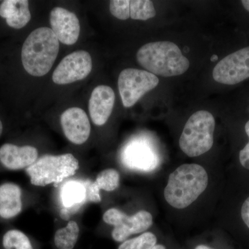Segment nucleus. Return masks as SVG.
<instances>
[{
    "instance_id": "obj_1",
    "label": "nucleus",
    "mask_w": 249,
    "mask_h": 249,
    "mask_svg": "<svg viewBox=\"0 0 249 249\" xmlns=\"http://www.w3.org/2000/svg\"><path fill=\"white\" fill-rule=\"evenodd\" d=\"M209 184V175L201 165H180L170 174L164 189L167 202L175 209H186L196 201Z\"/></svg>"
},
{
    "instance_id": "obj_2",
    "label": "nucleus",
    "mask_w": 249,
    "mask_h": 249,
    "mask_svg": "<svg viewBox=\"0 0 249 249\" xmlns=\"http://www.w3.org/2000/svg\"><path fill=\"white\" fill-rule=\"evenodd\" d=\"M137 62L147 71L163 77L179 76L187 71L190 62L174 42L160 41L142 46L137 53Z\"/></svg>"
},
{
    "instance_id": "obj_3",
    "label": "nucleus",
    "mask_w": 249,
    "mask_h": 249,
    "mask_svg": "<svg viewBox=\"0 0 249 249\" xmlns=\"http://www.w3.org/2000/svg\"><path fill=\"white\" fill-rule=\"evenodd\" d=\"M60 49V42L52 29L41 27L33 31L22 49L24 70L33 76L47 74L53 67Z\"/></svg>"
},
{
    "instance_id": "obj_4",
    "label": "nucleus",
    "mask_w": 249,
    "mask_h": 249,
    "mask_svg": "<svg viewBox=\"0 0 249 249\" xmlns=\"http://www.w3.org/2000/svg\"><path fill=\"white\" fill-rule=\"evenodd\" d=\"M79 168V162L72 154L46 155L37 159L34 164L26 168L31 183L36 186H54L73 176Z\"/></svg>"
},
{
    "instance_id": "obj_5",
    "label": "nucleus",
    "mask_w": 249,
    "mask_h": 249,
    "mask_svg": "<svg viewBox=\"0 0 249 249\" xmlns=\"http://www.w3.org/2000/svg\"><path fill=\"white\" fill-rule=\"evenodd\" d=\"M215 121L209 111L194 113L187 121L179 139V147L190 157H199L213 145Z\"/></svg>"
},
{
    "instance_id": "obj_6",
    "label": "nucleus",
    "mask_w": 249,
    "mask_h": 249,
    "mask_svg": "<svg viewBox=\"0 0 249 249\" xmlns=\"http://www.w3.org/2000/svg\"><path fill=\"white\" fill-rule=\"evenodd\" d=\"M158 77L147 71L125 69L118 80L119 93L124 107H132L139 100L159 85Z\"/></svg>"
},
{
    "instance_id": "obj_7",
    "label": "nucleus",
    "mask_w": 249,
    "mask_h": 249,
    "mask_svg": "<svg viewBox=\"0 0 249 249\" xmlns=\"http://www.w3.org/2000/svg\"><path fill=\"white\" fill-rule=\"evenodd\" d=\"M103 219L106 224L114 227L111 237L117 242H124L131 235L145 231L153 222L151 213L147 211H140L128 216L117 209L107 210Z\"/></svg>"
},
{
    "instance_id": "obj_8",
    "label": "nucleus",
    "mask_w": 249,
    "mask_h": 249,
    "mask_svg": "<svg viewBox=\"0 0 249 249\" xmlns=\"http://www.w3.org/2000/svg\"><path fill=\"white\" fill-rule=\"evenodd\" d=\"M214 80L221 84H238L249 78V47L229 54L213 71Z\"/></svg>"
},
{
    "instance_id": "obj_9",
    "label": "nucleus",
    "mask_w": 249,
    "mask_h": 249,
    "mask_svg": "<svg viewBox=\"0 0 249 249\" xmlns=\"http://www.w3.org/2000/svg\"><path fill=\"white\" fill-rule=\"evenodd\" d=\"M92 67V60L88 52H74L62 59L54 70L52 78L55 84H70L87 78Z\"/></svg>"
},
{
    "instance_id": "obj_10",
    "label": "nucleus",
    "mask_w": 249,
    "mask_h": 249,
    "mask_svg": "<svg viewBox=\"0 0 249 249\" xmlns=\"http://www.w3.org/2000/svg\"><path fill=\"white\" fill-rule=\"evenodd\" d=\"M121 161L126 168L135 171H153L160 165V159L150 144L142 139L129 142L121 153Z\"/></svg>"
},
{
    "instance_id": "obj_11",
    "label": "nucleus",
    "mask_w": 249,
    "mask_h": 249,
    "mask_svg": "<svg viewBox=\"0 0 249 249\" xmlns=\"http://www.w3.org/2000/svg\"><path fill=\"white\" fill-rule=\"evenodd\" d=\"M91 180H69L60 188V197L62 209L60 215L68 220L81 209L86 203L89 202V184Z\"/></svg>"
},
{
    "instance_id": "obj_12",
    "label": "nucleus",
    "mask_w": 249,
    "mask_h": 249,
    "mask_svg": "<svg viewBox=\"0 0 249 249\" xmlns=\"http://www.w3.org/2000/svg\"><path fill=\"white\" fill-rule=\"evenodd\" d=\"M60 124L66 138L76 145H81L89 139L91 124L86 112L81 108L71 107L60 116Z\"/></svg>"
},
{
    "instance_id": "obj_13",
    "label": "nucleus",
    "mask_w": 249,
    "mask_h": 249,
    "mask_svg": "<svg viewBox=\"0 0 249 249\" xmlns=\"http://www.w3.org/2000/svg\"><path fill=\"white\" fill-rule=\"evenodd\" d=\"M50 23L59 42L64 45H72L78 41L80 32V22L73 13L64 8H53L51 11Z\"/></svg>"
},
{
    "instance_id": "obj_14",
    "label": "nucleus",
    "mask_w": 249,
    "mask_h": 249,
    "mask_svg": "<svg viewBox=\"0 0 249 249\" xmlns=\"http://www.w3.org/2000/svg\"><path fill=\"white\" fill-rule=\"evenodd\" d=\"M115 103V93L110 87L99 85L93 90L89 101V111L91 121L102 126L110 117Z\"/></svg>"
},
{
    "instance_id": "obj_15",
    "label": "nucleus",
    "mask_w": 249,
    "mask_h": 249,
    "mask_svg": "<svg viewBox=\"0 0 249 249\" xmlns=\"http://www.w3.org/2000/svg\"><path fill=\"white\" fill-rule=\"evenodd\" d=\"M38 158V151L31 145L18 146L5 143L0 147V162L5 168L11 170L27 168Z\"/></svg>"
},
{
    "instance_id": "obj_16",
    "label": "nucleus",
    "mask_w": 249,
    "mask_h": 249,
    "mask_svg": "<svg viewBox=\"0 0 249 249\" xmlns=\"http://www.w3.org/2000/svg\"><path fill=\"white\" fill-rule=\"evenodd\" d=\"M0 16L6 19L10 27L22 29L31 20L27 0H5L0 4Z\"/></svg>"
},
{
    "instance_id": "obj_17",
    "label": "nucleus",
    "mask_w": 249,
    "mask_h": 249,
    "mask_svg": "<svg viewBox=\"0 0 249 249\" xmlns=\"http://www.w3.org/2000/svg\"><path fill=\"white\" fill-rule=\"evenodd\" d=\"M22 210V190L14 183L0 186V217L11 219L20 213Z\"/></svg>"
},
{
    "instance_id": "obj_18",
    "label": "nucleus",
    "mask_w": 249,
    "mask_h": 249,
    "mask_svg": "<svg viewBox=\"0 0 249 249\" xmlns=\"http://www.w3.org/2000/svg\"><path fill=\"white\" fill-rule=\"evenodd\" d=\"M80 229L75 221H70L65 228L54 235V243L58 249H73L78 241Z\"/></svg>"
},
{
    "instance_id": "obj_19",
    "label": "nucleus",
    "mask_w": 249,
    "mask_h": 249,
    "mask_svg": "<svg viewBox=\"0 0 249 249\" xmlns=\"http://www.w3.org/2000/svg\"><path fill=\"white\" fill-rule=\"evenodd\" d=\"M119 249H166V247L157 244V238L155 234L145 232L138 237L122 242Z\"/></svg>"
},
{
    "instance_id": "obj_20",
    "label": "nucleus",
    "mask_w": 249,
    "mask_h": 249,
    "mask_svg": "<svg viewBox=\"0 0 249 249\" xmlns=\"http://www.w3.org/2000/svg\"><path fill=\"white\" fill-rule=\"evenodd\" d=\"M130 18L135 20H147L155 17L153 2L150 0H132L129 1Z\"/></svg>"
},
{
    "instance_id": "obj_21",
    "label": "nucleus",
    "mask_w": 249,
    "mask_h": 249,
    "mask_svg": "<svg viewBox=\"0 0 249 249\" xmlns=\"http://www.w3.org/2000/svg\"><path fill=\"white\" fill-rule=\"evenodd\" d=\"M4 249H34L30 240L24 232L18 230H10L3 236Z\"/></svg>"
},
{
    "instance_id": "obj_22",
    "label": "nucleus",
    "mask_w": 249,
    "mask_h": 249,
    "mask_svg": "<svg viewBox=\"0 0 249 249\" xmlns=\"http://www.w3.org/2000/svg\"><path fill=\"white\" fill-rule=\"evenodd\" d=\"M100 190L107 192L114 191L120 183V175L115 169H106L98 174L96 181Z\"/></svg>"
},
{
    "instance_id": "obj_23",
    "label": "nucleus",
    "mask_w": 249,
    "mask_h": 249,
    "mask_svg": "<svg viewBox=\"0 0 249 249\" xmlns=\"http://www.w3.org/2000/svg\"><path fill=\"white\" fill-rule=\"evenodd\" d=\"M129 0H112L109 3L111 15L121 20H126L130 18V8Z\"/></svg>"
},
{
    "instance_id": "obj_24",
    "label": "nucleus",
    "mask_w": 249,
    "mask_h": 249,
    "mask_svg": "<svg viewBox=\"0 0 249 249\" xmlns=\"http://www.w3.org/2000/svg\"><path fill=\"white\" fill-rule=\"evenodd\" d=\"M245 131L249 139V121L245 124ZM239 157L242 166L246 169L249 170V140L248 143L240 152Z\"/></svg>"
},
{
    "instance_id": "obj_25",
    "label": "nucleus",
    "mask_w": 249,
    "mask_h": 249,
    "mask_svg": "<svg viewBox=\"0 0 249 249\" xmlns=\"http://www.w3.org/2000/svg\"><path fill=\"white\" fill-rule=\"evenodd\" d=\"M241 215H242L244 222L245 223L246 225L249 229V196L242 205Z\"/></svg>"
},
{
    "instance_id": "obj_26",
    "label": "nucleus",
    "mask_w": 249,
    "mask_h": 249,
    "mask_svg": "<svg viewBox=\"0 0 249 249\" xmlns=\"http://www.w3.org/2000/svg\"><path fill=\"white\" fill-rule=\"evenodd\" d=\"M242 4L245 9L249 12V0H243V1H242Z\"/></svg>"
},
{
    "instance_id": "obj_27",
    "label": "nucleus",
    "mask_w": 249,
    "mask_h": 249,
    "mask_svg": "<svg viewBox=\"0 0 249 249\" xmlns=\"http://www.w3.org/2000/svg\"><path fill=\"white\" fill-rule=\"evenodd\" d=\"M195 249H214L212 248V247H210L209 246L204 245H198L197 247H196Z\"/></svg>"
},
{
    "instance_id": "obj_28",
    "label": "nucleus",
    "mask_w": 249,
    "mask_h": 249,
    "mask_svg": "<svg viewBox=\"0 0 249 249\" xmlns=\"http://www.w3.org/2000/svg\"><path fill=\"white\" fill-rule=\"evenodd\" d=\"M217 59H218L217 55H213L212 58H211V61L214 62V61H216V60H217Z\"/></svg>"
},
{
    "instance_id": "obj_29",
    "label": "nucleus",
    "mask_w": 249,
    "mask_h": 249,
    "mask_svg": "<svg viewBox=\"0 0 249 249\" xmlns=\"http://www.w3.org/2000/svg\"><path fill=\"white\" fill-rule=\"evenodd\" d=\"M3 132V124L2 123H1V120H0V136L1 135V133Z\"/></svg>"
}]
</instances>
